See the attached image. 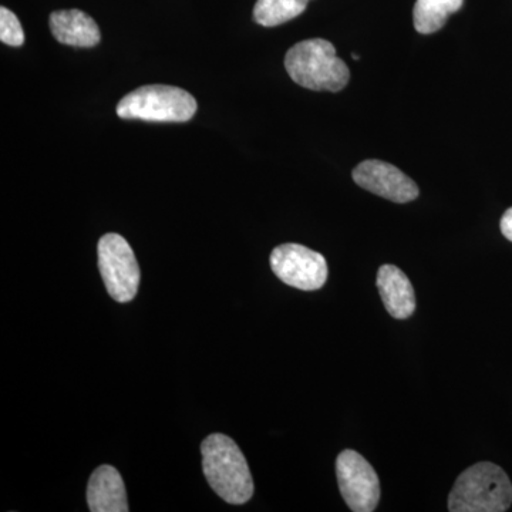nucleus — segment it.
I'll list each match as a JSON object with an SVG mask.
<instances>
[{
  "label": "nucleus",
  "mask_w": 512,
  "mask_h": 512,
  "mask_svg": "<svg viewBox=\"0 0 512 512\" xmlns=\"http://www.w3.org/2000/svg\"><path fill=\"white\" fill-rule=\"evenodd\" d=\"M202 468L212 490L225 503L241 505L254 495V480L241 448L224 434H211L201 444Z\"/></svg>",
  "instance_id": "obj_1"
},
{
  "label": "nucleus",
  "mask_w": 512,
  "mask_h": 512,
  "mask_svg": "<svg viewBox=\"0 0 512 512\" xmlns=\"http://www.w3.org/2000/svg\"><path fill=\"white\" fill-rule=\"evenodd\" d=\"M285 67L293 82L315 92H340L350 79L349 67L325 39L303 40L291 47Z\"/></svg>",
  "instance_id": "obj_2"
},
{
  "label": "nucleus",
  "mask_w": 512,
  "mask_h": 512,
  "mask_svg": "<svg viewBox=\"0 0 512 512\" xmlns=\"http://www.w3.org/2000/svg\"><path fill=\"white\" fill-rule=\"evenodd\" d=\"M512 504V484L503 468L483 461L458 476L448 495L451 512H504Z\"/></svg>",
  "instance_id": "obj_3"
},
{
  "label": "nucleus",
  "mask_w": 512,
  "mask_h": 512,
  "mask_svg": "<svg viewBox=\"0 0 512 512\" xmlns=\"http://www.w3.org/2000/svg\"><path fill=\"white\" fill-rule=\"evenodd\" d=\"M197 111V101L178 87L153 84L128 93L117 106L121 119L184 123Z\"/></svg>",
  "instance_id": "obj_4"
},
{
  "label": "nucleus",
  "mask_w": 512,
  "mask_h": 512,
  "mask_svg": "<svg viewBox=\"0 0 512 512\" xmlns=\"http://www.w3.org/2000/svg\"><path fill=\"white\" fill-rule=\"evenodd\" d=\"M99 268L107 292L114 301L127 303L136 298L140 266L133 249L119 234H106L99 241Z\"/></svg>",
  "instance_id": "obj_5"
},
{
  "label": "nucleus",
  "mask_w": 512,
  "mask_h": 512,
  "mask_svg": "<svg viewBox=\"0 0 512 512\" xmlns=\"http://www.w3.org/2000/svg\"><path fill=\"white\" fill-rule=\"evenodd\" d=\"M271 268L284 284L301 291H318L328 281L325 256L299 244H284L271 254Z\"/></svg>",
  "instance_id": "obj_6"
},
{
  "label": "nucleus",
  "mask_w": 512,
  "mask_h": 512,
  "mask_svg": "<svg viewBox=\"0 0 512 512\" xmlns=\"http://www.w3.org/2000/svg\"><path fill=\"white\" fill-rule=\"evenodd\" d=\"M340 493L350 510L373 512L380 501V481L375 468L355 450H345L336 460Z\"/></svg>",
  "instance_id": "obj_7"
},
{
  "label": "nucleus",
  "mask_w": 512,
  "mask_h": 512,
  "mask_svg": "<svg viewBox=\"0 0 512 512\" xmlns=\"http://www.w3.org/2000/svg\"><path fill=\"white\" fill-rule=\"evenodd\" d=\"M353 180L363 190L386 200L406 204L419 197L420 191L412 178L394 165L380 160H366L353 170Z\"/></svg>",
  "instance_id": "obj_8"
},
{
  "label": "nucleus",
  "mask_w": 512,
  "mask_h": 512,
  "mask_svg": "<svg viewBox=\"0 0 512 512\" xmlns=\"http://www.w3.org/2000/svg\"><path fill=\"white\" fill-rule=\"evenodd\" d=\"M377 289L384 308L394 319H407L416 311V295L410 279L394 265L380 266Z\"/></svg>",
  "instance_id": "obj_9"
},
{
  "label": "nucleus",
  "mask_w": 512,
  "mask_h": 512,
  "mask_svg": "<svg viewBox=\"0 0 512 512\" xmlns=\"http://www.w3.org/2000/svg\"><path fill=\"white\" fill-rule=\"evenodd\" d=\"M87 503L93 512H127L126 485L119 471L111 466L94 470L87 487Z\"/></svg>",
  "instance_id": "obj_10"
},
{
  "label": "nucleus",
  "mask_w": 512,
  "mask_h": 512,
  "mask_svg": "<svg viewBox=\"0 0 512 512\" xmlns=\"http://www.w3.org/2000/svg\"><path fill=\"white\" fill-rule=\"evenodd\" d=\"M50 30L57 42L66 46L94 47L100 42L99 26L82 10H59L52 13Z\"/></svg>",
  "instance_id": "obj_11"
},
{
  "label": "nucleus",
  "mask_w": 512,
  "mask_h": 512,
  "mask_svg": "<svg viewBox=\"0 0 512 512\" xmlns=\"http://www.w3.org/2000/svg\"><path fill=\"white\" fill-rule=\"evenodd\" d=\"M464 0H417L414 5V28L421 35H431L446 25L448 16L458 12Z\"/></svg>",
  "instance_id": "obj_12"
},
{
  "label": "nucleus",
  "mask_w": 512,
  "mask_h": 512,
  "mask_svg": "<svg viewBox=\"0 0 512 512\" xmlns=\"http://www.w3.org/2000/svg\"><path fill=\"white\" fill-rule=\"evenodd\" d=\"M308 0H256L254 19L265 28L284 25L305 12Z\"/></svg>",
  "instance_id": "obj_13"
},
{
  "label": "nucleus",
  "mask_w": 512,
  "mask_h": 512,
  "mask_svg": "<svg viewBox=\"0 0 512 512\" xmlns=\"http://www.w3.org/2000/svg\"><path fill=\"white\" fill-rule=\"evenodd\" d=\"M0 40L5 45L13 47H20L25 43V32L19 19L5 6L0 8Z\"/></svg>",
  "instance_id": "obj_14"
},
{
  "label": "nucleus",
  "mask_w": 512,
  "mask_h": 512,
  "mask_svg": "<svg viewBox=\"0 0 512 512\" xmlns=\"http://www.w3.org/2000/svg\"><path fill=\"white\" fill-rule=\"evenodd\" d=\"M501 232L508 241L512 242V208L510 210L505 211L503 218H501Z\"/></svg>",
  "instance_id": "obj_15"
},
{
  "label": "nucleus",
  "mask_w": 512,
  "mask_h": 512,
  "mask_svg": "<svg viewBox=\"0 0 512 512\" xmlns=\"http://www.w3.org/2000/svg\"><path fill=\"white\" fill-rule=\"evenodd\" d=\"M308 2H309V0H308Z\"/></svg>",
  "instance_id": "obj_16"
}]
</instances>
